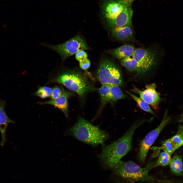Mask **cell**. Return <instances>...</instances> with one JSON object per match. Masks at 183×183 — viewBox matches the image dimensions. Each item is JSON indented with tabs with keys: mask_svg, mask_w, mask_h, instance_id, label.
Here are the masks:
<instances>
[{
	"mask_svg": "<svg viewBox=\"0 0 183 183\" xmlns=\"http://www.w3.org/2000/svg\"><path fill=\"white\" fill-rule=\"evenodd\" d=\"M145 121L142 120L134 123L121 137L103 148L99 157L104 168L112 169L130 151L135 130Z\"/></svg>",
	"mask_w": 183,
	"mask_h": 183,
	"instance_id": "cell-1",
	"label": "cell"
},
{
	"mask_svg": "<svg viewBox=\"0 0 183 183\" xmlns=\"http://www.w3.org/2000/svg\"><path fill=\"white\" fill-rule=\"evenodd\" d=\"M51 82L62 84L70 91L75 93L83 99L96 88L87 77V73L75 69L58 68Z\"/></svg>",
	"mask_w": 183,
	"mask_h": 183,
	"instance_id": "cell-2",
	"label": "cell"
},
{
	"mask_svg": "<svg viewBox=\"0 0 183 183\" xmlns=\"http://www.w3.org/2000/svg\"><path fill=\"white\" fill-rule=\"evenodd\" d=\"M155 162L150 161L144 167H141L132 161L120 160L112 169L113 176L130 183L144 182L160 183L149 174V170L154 167Z\"/></svg>",
	"mask_w": 183,
	"mask_h": 183,
	"instance_id": "cell-3",
	"label": "cell"
},
{
	"mask_svg": "<svg viewBox=\"0 0 183 183\" xmlns=\"http://www.w3.org/2000/svg\"><path fill=\"white\" fill-rule=\"evenodd\" d=\"M70 132L77 139L93 146L103 144L109 138L108 134L99 126L93 125L81 117L78 118Z\"/></svg>",
	"mask_w": 183,
	"mask_h": 183,
	"instance_id": "cell-4",
	"label": "cell"
},
{
	"mask_svg": "<svg viewBox=\"0 0 183 183\" xmlns=\"http://www.w3.org/2000/svg\"><path fill=\"white\" fill-rule=\"evenodd\" d=\"M96 77L102 85L119 86L123 84L119 70L113 62L108 59L101 61L96 72Z\"/></svg>",
	"mask_w": 183,
	"mask_h": 183,
	"instance_id": "cell-5",
	"label": "cell"
},
{
	"mask_svg": "<svg viewBox=\"0 0 183 183\" xmlns=\"http://www.w3.org/2000/svg\"><path fill=\"white\" fill-rule=\"evenodd\" d=\"M43 46L56 52L60 56L62 62L67 58L83 50H88V47L80 36L77 35L65 42L56 45L41 43Z\"/></svg>",
	"mask_w": 183,
	"mask_h": 183,
	"instance_id": "cell-6",
	"label": "cell"
},
{
	"mask_svg": "<svg viewBox=\"0 0 183 183\" xmlns=\"http://www.w3.org/2000/svg\"><path fill=\"white\" fill-rule=\"evenodd\" d=\"M171 120V118L168 115L167 110H166L159 125L149 132L141 142L138 154L139 159L140 162H144L145 161L150 147L163 129L170 123Z\"/></svg>",
	"mask_w": 183,
	"mask_h": 183,
	"instance_id": "cell-7",
	"label": "cell"
},
{
	"mask_svg": "<svg viewBox=\"0 0 183 183\" xmlns=\"http://www.w3.org/2000/svg\"><path fill=\"white\" fill-rule=\"evenodd\" d=\"M132 55L137 62V73L138 74L145 73L149 70L155 63V54L149 49L142 48L136 49Z\"/></svg>",
	"mask_w": 183,
	"mask_h": 183,
	"instance_id": "cell-8",
	"label": "cell"
},
{
	"mask_svg": "<svg viewBox=\"0 0 183 183\" xmlns=\"http://www.w3.org/2000/svg\"><path fill=\"white\" fill-rule=\"evenodd\" d=\"M156 85L155 83L148 84L146 88L142 91L136 87H134L132 91L138 94L140 98L154 109L158 107L161 101L159 93L156 91Z\"/></svg>",
	"mask_w": 183,
	"mask_h": 183,
	"instance_id": "cell-9",
	"label": "cell"
},
{
	"mask_svg": "<svg viewBox=\"0 0 183 183\" xmlns=\"http://www.w3.org/2000/svg\"><path fill=\"white\" fill-rule=\"evenodd\" d=\"M102 6L103 13L108 22L114 19L124 7L118 0H106Z\"/></svg>",
	"mask_w": 183,
	"mask_h": 183,
	"instance_id": "cell-10",
	"label": "cell"
},
{
	"mask_svg": "<svg viewBox=\"0 0 183 183\" xmlns=\"http://www.w3.org/2000/svg\"><path fill=\"white\" fill-rule=\"evenodd\" d=\"M133 10L132 5L124 6L119 14L113 20L108 22L113 27H130L132 25Z\"/></svg>",
	"mask_w": 183,
	"mask_h": 183,
	"instance_id": "cell-11",
	"label": "cell"
},
{
	"mask_svg": "<svg viewBox=\"0 0 183 183\" xmlns=\"http://www.w3.org/2000/svg\"><path fill=\"white\" fill-rule=\"evenodd\" d=\"M74 92L66 91L63 88L62 95L58 98L42 102V103L52 105L60 110L66 116L68 112V100L73 95Z\"/></svg>",
	"mask_w": 183,
	"mask_h": 183,
	"instance_id": "cell-12",
	"label": "cell"
},
{
	"mask_svg": "<svg viewBox=\"0 0 183 183\" xmlns=\"http://www.w3.org/2000/svg\"><path fill=\"white\" fill-rule=\"evenodd\" d=\"M5 102L0 101V132L1 135V145L4 146L6 141V131L8 124L14 122L10 119L7 115L5 110Z\"/></svg>",
	"mask_w": 183,
	"mask_h": 183,
	"instance_id": "cell-13",
	"label": "cell"
},
{
	"mask_svg": "<svg viewBox=\"0 0 183 183\" xmlns=\"http://www.w3.org/2000/svg\"><path fill=\"white\" fill-rule=\"evenodd\" d=\"M112 33L114 38L120 41H128L134 38L132 30L129 26L113 27Z\"/></svg>",
	"mask_w": 183,
	"mask_h": 183,
	"instance_id": "cell-14",
	"label": "cell"
},
{
	"mask_svg": "<svg viewBox=\"0 0 183 183\" xmlns=\"http://www.w3.org/2000/svg\"><path fill=\"white\" fill-rule=\"evenodd\" d=\"M135 50L131 45H124L108 51V53L116 58L122 59L132 55Z\"/></svg>",
	"mask_w": 183,
	"mask_h": 183,
	"instance_id": "cell-15",
	"label": "cell"
},
{
	"mask_svg": "<svg viewBox=\"0 0 183 183\" xmlns=\"http://www.w3.org/2000/svg\"><path fill=\"white\" fill-rule=\"evenodd\" d=\"M170 164L171 171L173 174L178 176L183 175V165L181 156L177 154L175 155Z\"/></svg>",
	"mask_w": 183,
	"mask_h": 183,
	"instance_id": "cell-16",
	"label": "cell"
},
{
	"mask_svg": "<svg viewBox=\"0 0 183 183\" xmlns=\"http://www.w3.org/2000/svg\"><path fill=\"white\" fill-rule=\"evenodd\" d=\"M110 85L103 84L99 89L102 106H104L108 102L111 103L110 90Z\"/></svg>",
	"mask_w": 183,
	"mask_h": 183,
	"instance_id": "cell-17",
	"label": "cell"
},
{
	"mask_svg": "<svg viewBox=\"0 0 183 183\" xmlns=\"http://www.w3.org/2000/svg\"><path fill=\"white\" fill-rule=\"evenodd\" d=\"M121 64L127 69L131 71H135L137 73L138 66L136 60L132 55L121 59Z\"/></svg>",
	"mask_w": 183,
	"mask_h": 183,
	"instance_id": "cell-18",
	"label": "cell"
},
{
	"mask_svg": "<svg viewBox=\"0 0 183 183\" xmlns=\"http://www.w3.org/2000/svg\"><path fill=\"white\" fill-rule=\"evenodd\" d=\"M110 90L111 103L116 102L118 100L124 99L126 97V95L119 86L110 85Z\"/></svg>",
	"mask_w": 183,
	"mask_h": 183,
	"instance_id": "cell-19",
	"label": "cell"
},
{
	"mask_svg": "<svg viewBox=\"0 0 183 183\" xmlns=\"http://www.w3.org/2000/svg\"><path fill=\"white\" fill-rule=\"evenodd\" d=\"M177 133L170 139L176 149L183 145V124H179Z\"/></svg>",
	"mask_w": 183,
	"mask_h": 183,
	"instance_id": "cell-20",
	"label": "cell"
},
{
	"mask_svg": "<svg viewBox=\"0 0 183 183\" xmlns=\"http://www.w3.org/2000/svg\"><path fill=\"white\" fill-rule=\"evenodd\" d=\"M126 92L136 102L142 109L157 117L155 113L150 108L149 104L143 100L129 92L126 91Z\"/></svg>",
	"mask_w": 183,
	"mask_h": 183,
	"instance_id": "cell-21",
	"label": "cell"
},
{
	"mask_svg": "<svg viewBox=\"0 0 183 183\" xmlns=\"http://www.w3.org/2000/svg\"><path fill=\"white\" fill-rule=\"evenodd\" d=\"M171 160V156L164 151L162 152L159 154L154 167L167 166L170 164Z\"/></svg>",
	"mask_w": 183,
	"mask_h": 183,
	"instance_id": "cell-22",
	"label": "cell"
},
{
	"mask_svg": "<svg viewBox=\"0 0 183 183\" xmlns=\"http://www.w3.org/2000/svg\"><path fill=\"white\" fill-rule=\"evenodd\" d=\"M161 146L158 147L159 149H162L171 156L174 151L176 150L175 146L171 142L170 138L162 141Z\"/></svg>",
	"mask_w": 183,
	"mask_h": 183,
	"instance_id": "cell-23",
	"label": "cell"
},
{
	"mask_svg": "<svg viewBox=\"0 0 183 183\" xmlns=\"http://www.w3.org/2000/svg\"><path fill=\"white\" fill-rule=\"evenodd\" d=\"M52 90L51 88L48 87H40L35 93V95L42 98L49 97L51 96Z\"/></svg>",
	"mask_w": 183,
	"mask_h": 183,
	"instance_id": "cell-24",
	"label": "cell"
},
{
	"mask_svg": "<svg viewBox=\"0 0 183 183\" xmlns=\"http://www.w3.org/2000/svg\"><path fill=\"white\" fill-rule=\"evenodd\" d=\"M63 88L56 86L52 89L50 96L52 99H55L60 96L62 94Z\"/></svg>",
	"mask_w": 183,
	"mask_h": 183,
	"instance_id": "cell-25",
	"label": "cell"
},
{
	"mask_svg": "<svg viewBox=\"0 0 183 183\" xmlns=\"http://www.w3.org/2000/svg\"><path fill=\"white\" fill-rule=\"evenodd\" d=\"M87 54L84 50L80 51L75 54V58L79 62L84 61L87 58Z\"/></svg>",
	"mask_w": 183,
	"mask_h": 183,
	"instance_id": "cell-26",
	"label": "cell"
},
{
	"mask_svg": "<svg viewBox=\"0 0 183 183\" xmlns=\"http://www.w3.org/2000/svg\"><path fill=\"white\" fill-rule=\"evenodd\" d=\"M79 66L82 70L87 71L89 68L90 66V62L88 58L84 61L79 62Z\"/></svg>",
	"mask_w": 183,
	"mask_h": 183,
	"instance_id": "cell-27",
	"label": "cell"
},
{
	"mask_svg": "<svg viewBox=\"0 0 183 183\" xmlns=\"http://www.w3.org/2000/svg\"><path fill=\"white\" fill-rule=\"evenodd\" d=\"M124 6L132 5L133 2L135 0H118Z\"/></svg>",
	"mask_w": 183,
	"mask_h": 183,
	"instance_id": "cell-28",
	"label": "cell"
},
{
	"mask_svg": "<svg viewBox=\"0 0 183 183\" xmlns=\"http://www.w3.org/2000/svg\"><path fill=\"white\" fill-rule=\"evenodd\" d=\"M179 121L183 123V113L180 115L178 118Z\"/></svg>",
	"mask_w": 183,
	"mask_h": 183,
	"instance_id": "cell-29",
	"label": "cell"
}]
</instances>
